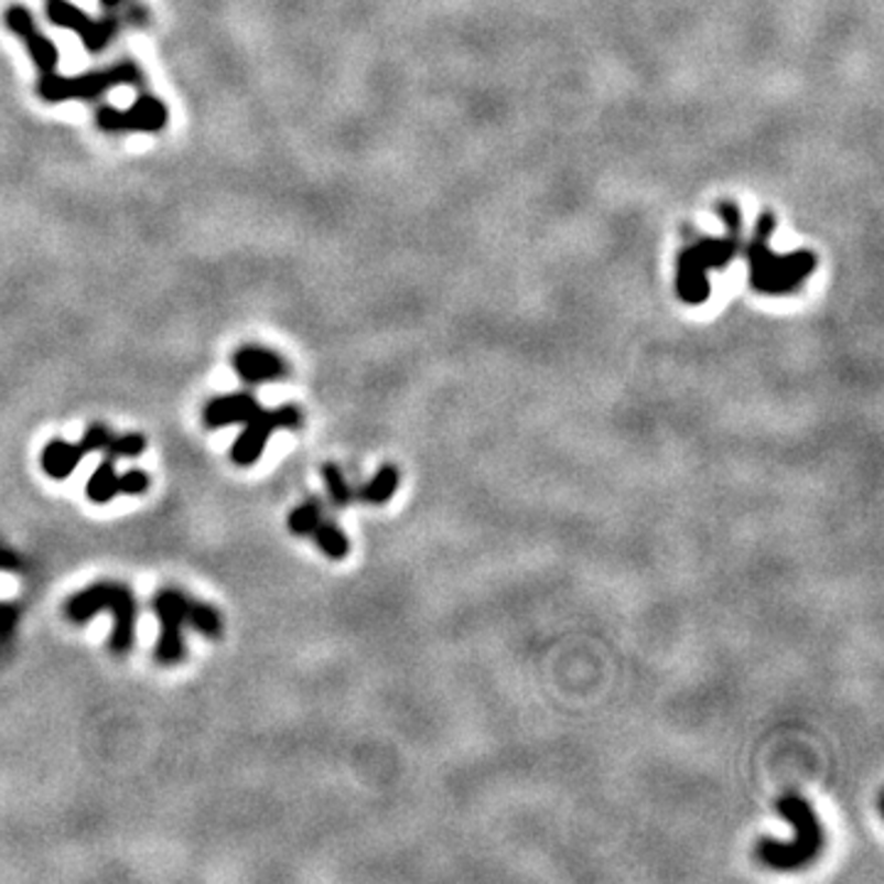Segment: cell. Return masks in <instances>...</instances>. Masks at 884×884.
Wrapping results in <instances>:
<instances>
[{
	"label": "cell",
	"mask_w": 884,
	"mask_h": 884,
	"mask_svg": "<svg viewBox=\"0 0 884 884\" xmlns=\"http://www.w3.org/2000/svg\"><path fill=\"white\" fill-rule=\"evenodd\" d=\"M776 811L789 821L794 828V840H774V838H762L757 843L754 855L772 870L789 872L811 865V862L821 855V850L826 845V833L823 826L818 821L816 811L811 808L804 796L799 794H784L779 801H776Z\"/></svg>",
	"instance_id": "cell-1"
},
{
	"label": "cell",
	"mask_w": 884,
	"mask_h": 884,
	"mask_svg": "<svg viewBox=\"0 0 884 884\" xmlns=\"http://www.w3.org/2000/svg\"><path fill=\"white\" fill-rule=\"evenodd\" d=\"M109 610L114 614V634L111 649L116 654H128L136 639V617L138 605L133 592L118 582H96V585L77 592L67 602V617L74 624L89 622L96 612Z\"/></svg>",
	"instance_id": "cell-2"
},
{
	"label": "cell",
	"mask_w": 884,
	"mask_h": 884,
	"mask_svg": "<svg viewBox=\"0 0 884 884\" xmlns=\"http://www.w3.org/2000/svg\"><path fill=\"white\" fill-rule=\"evenodd\" d=\"M143 84V72L136 62L114 64L109 69L86 72L79 77H62V74L50 72L37 84V96L47 104L62 101H91L101 94L116 89V86H140Z\"/></svg>",
	"instance_id": "cell-3"
},
{
	"label": "cell",
	"mask_w": 884,
	"mask_h": 884,
	"mask_svg": "<svg viewBox=\"0 0 884 884\" xmlns=\"http://www.w3.org/2000/svg\"><path fill=\"white\" fill-rule=\"evenodd\" d=\"M813 268L811 254H796V258H774L767 249V239L759 234V239L752 244V285L762 293H789L799 288L806 273Z\"/></svg>",
	"instance_id": "cell-4"
},
{
	"label": "cell",
	"mask_w": 884,
	"mask_h": 884,
	"mask_svg": "<svg viewBox=\"0 0 884 884\" xmlns=\"http://www.w3.org/2000/svg\"><path fill=\"white\" fill-rule=\"evenodd\" d=\"M300 425H303V411H300V408L293 403L271 408V411L258 408V413L249 420V423H246L244 433L234 440L231 460L239 467H251L258 460H261L271 433H276V430H280V428L295 430Z\"/></svg>",
	"instance_id": "cell-5"
},
{
	"label": "cell",
	"mask_w": 884,
	"mask_h": 884,
	"mask_svg": "<svg viewBox=\"0 0 884 884\" xmlns=\"http://www.w3.org/2000/svg\"><path fill=\"white\" fill-rule=\"evenodd\" d=\"M192 597L182 595L180 590H160L153 597V612L160 622V639L155 646V659L163 666L180 664L185 659V642H182V627L190 619Z\"/></svg>",
	"instance_id": "cell-6"
},
{
	"label": "cell",
	"mask_w": 884,
	"mask_h": 884,
	"mask_svg": "<svg viewBox=\"0 0 884 884\" xmlns=\"http://www.w3.org/2000/svg\"><path fill=\"white\" fill-rule=\"evenodd\" d=\"M96 126L106 133H158L168 126V106L158 96H138L131 109L101 106L96 111Z\"/></svg>",
	"instance_id": "cell-7"
},
{
	"label": "cell",
	"mask_w": 884,
	"mask_h": 884,
	"mask_svg": "<svg viewBox=\"0 0 884 884\" xmlns=\"http://www.w3.org/2000/svg\"><path fill=\"white\" fill-rule=\"evenodd\" d=\"M47 20L55 28L72 30L79 35L84 47L89 52H101L111 45L118 28H121V18L109 15L101 20H94L89 13H84L69 0H47Z\"/></svg>",
	"instance_id": "cell-8"
},
{
	"label": "cell",
	"mask_w": 884,
	"mask_h": 884,
	"mask_svg": "<svg viewBox=\"0 0 884 884\" xmlns=\"http://www.w3.org/2000/svg\"><path fill=\"white\" fill-rule=\"evenodd\" d=\"M3 20H6L8 30L13 32V35L28 47L30 60L35 62V67L42 74H50L57 69L60 52L55 47V42L42 35L35 23V15H32L25 6H10L6 10Z\"/></svg>",
	"instance_id": "cell-9"
},
{
	"label": "cell",
	"mask_w": 884,
	"mask_h": 884,
	"mask_svg": "<svg viewBox=\"0 0 884 884\" xmlns=\"http://www.w3.org/2000/svg\"><path fill=\"white\" fill-rule=\"evenodd\" d=\"M231 366H234V371L239 374V379L249 386L268 384V381H283L290 374L288 362L280 357V354L266 349V347L236 349Z\"/></svg>",
	"instance_id": "cell-10"
},
{
	"label": "cell",
	"mask_w": 884,
	"mask_h": 884,
	"mask_svg": "<svg viewBox=\"0 0 884 884\" xmlns=\"http://www.w3.org/2000/svg\"><path fill=\"white\" fill-rule=\"evenodd\" d=\"M258 401L256 396H251L249 391H239V394H229V396H219V398H212L204 408V425L209 430H217V428H226V425H236V423H249V420L258 413Z\"/></svg>",
	"instance_id": "cell-11"
},
{
	"label": "cell",
	"mask_w": 884,
	"mask_h": 884,
	"mask_svg": "<svg viewBox=\"0 0 884 884\" xmlns=\"http://www.w3.org/2000/svg\"><path fill=\"white\" fill-rule=\"evenodd\" d=\"M84 448L74 445L67 440H52L42 450V470H45L47 477L52 479H67L69 474L79 467V462L84 460Z\"/></svg>",
	"instance_id": "cell-12"
},
{
	"label": "cell",
	"mask_w": 884,
	"mask_h": 884,
	"mask_svg": "<svg viewBox=\"0 0 884 884\" xmlns=\"http://www.w3.org/2000/svg\"><path fill=\"white\" fill-rule=\"evenodd\" d=\"M398 484H401V472H398V467L396 465H384L369 482L364 484L357 497L364 504L381 506V504L394 499V494L398 492Z\"/></svg>",
	"instance_id": "cell-13"
},
{
	"label": "cell",
	"mask_w": 884,
	"mask_h": 884,
	"mask_svg": "<svg viewBox=\"0 0 884 884\" xmlns=\"http://www.w3.org/2000/svg\"><path fill=\"white\" fill-rule=\"evenodd\" d=\"M310 536L315 538L317 548H320V551L325 553L327 558H332V560L347 558V553H349V538H347V533L342 531L339 524H334V521H330V519H325V516H322V521L315 526V531H312Z\"/></svg>",
	"instance_id": "cell-14"
},
{
	"label": "cell",
	"mask_w": 884,
	"mask_h": 884,
	"mask_svg": "<svg viewBox=\"0 0 884 884\" xmlns=\"http://www.w3.org/2000/svg\"><path fill=\"white\" fill-rule=\"evenodd\" d=\"M86 497L94 504H109L114 497H118V474L114 460H106L96 467L89 484H86Z\"/></svg>",
	"instance_id": "cell-15"
},
{
	"label": "cell",
	"mask_w": 884,
	"mask_h": 884,
	"mask_svg": "<svg viewBox=\"0 0 884 884\" xmlns=\"http://www.w3.org/2000/svg\"><path fill=\"white\" fill-rule=\"evenodd\" d=\"M322 511H325V506H322V502L317 497H310L300 506H295V509L288 516L290 533L310 536L312 531H315V526L322 521V516H325Z\"/></svg>",
	"instance_id": "cell-16"
},
{
	"label": "cell",
	"mask_w": 884,
	"mask_h": 884,
	"mask_svg": "<svg viewBox=\"0 0 884 884\" xmlns=\"http://www.w3.org/2000/svg\"><path fill=\"white\" fill-rule=\"evenodd\" d=\"M187 624L192 629H197L202 636H207V639H219V636H222L219 612L214 610L212 605H204V602L192 600Z\"/></svg>",
	"instance_id": "cell-17"
},
{
	"label": "cell",
	"mask_w": 884,
	"mask_h": 884,
	"mask_svg": "<svg viewBox=\"0 0 884 884\" xmlns=\"http://www.w3.org/2000/svg\"><path fill=\"white\" fill-rule=\"evenodd\" d=\"M322 479H325V487H327V494H330V502L334 504V506H349L352 504V499H354V492H352V487H349V482H347V477H344V472L337 467V465H325L322 467Z\"/></svg>",
	"instance_id": "cell-18"
},
{
	"label": "cell",
	"mask_w": 884,
	"mask_h": 884,
	"mask_svg": "<svg viewBox=\"0 0 884 884\" xmlns=\"http://www.w3.org/2000/svg\"><path fill=\"white\" fill-rule=\"evenodd\" d=\"M106 452H109L111 460H136L145 452V438L138 433L111 438L109 445H106Z\"/></svg>",
	"instance_id": "cell-19"
},
{
	"label": "cell",
	"mask_w": 884,
	"mask_h": 884,
	"mask_svg": "<svg viewBox=\"0 0 884 884\" xmlns=\"http://www.w3.org/2000/svg\"><path fill=\"white\" fill-rule=\"evenodd\" d=\"M101 6L106 10H111L114 15L121 13V18L128 20L131 25H148V10L143 6H138L136 0H101Z\"/></svg>",
	"instance_id": "cell-20"
},
{
	"label": "cell",
	"mask_w": 884,
	"mask_h": 884,
	"mask_svg": "<svg viewBox=\"0 0 884 884\" xmlns=\"http://www.w3.org/2000/svg\"><path fill=\"white\" fill-rule=\"evenodd\" d=\"M150 487V479L143 470H128L126 474L118 477V494H126V497H140Z\"/></svg>",
	"instance_id": "cell-21"
},
{
	"label": "cell",
	"mask_w": 884,
	"mask_h": 884,
	"mask_svg": "<svg viewBox=\"0 0 884 884\" xmlns=\"http://www.w3.org/2000/svg\"><path fill=\"white\" fill-rule=\"evenodd\" d=\"M109 442H111V430L106 425L96 423V425H91L89 430H86L79 445L84 448V452H104Z\"/></svg>",
	"instance_id": "cell-22"
}]
</instances>
